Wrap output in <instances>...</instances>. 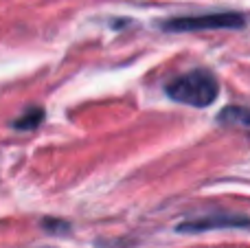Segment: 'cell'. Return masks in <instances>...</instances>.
I'll list each match as a JSON object with an SVG mask.
<instances>
[{
    "label": "cell",
    "instance_id": "obj_6",
    "mask_svg": "<svg viewBox=\"0 0 250 248\" xmlns=\"http://www.w3.org/2000/svg\"><path fill=\"white\" fill-rule=\"evenodd\" d=\"M42 227H44V231L46 233H68V228H70V224L68 222H62V220H44L42 222Z\"/></svg>",
    "mask_w": 250,
    "mask_h": 248
},
{
    "label": "cell",
    "instance_id": "obj_5",
    "mask_svg": "<svg viewBox=\"0 0 250 248\" xmlns=\"http://www.w3.org/2000/svg\"><path fill=\"white\" fill-rule=\"evenodd\" d=\"M44 110L42 108H29L22 117H18L16 121H13V130H22V132H29V130H35V127H40L42 125V121H44Z\"/></svg>",
    "mask_w": 250,
    "mask_h": 248
},
{
    "label": "cell",
    "instance_id": "obj_2",
    "mask_svg": "<svg viewBox=\"0 0 250 248\" xmlns=\"http://www.w3.org/2000/svg\"><path fill=\"white\" fill-rule=\"evenodd\" d=\"M246 26V16L235 11H222V13H204V16H185V18H171L163 24L165 31L173 33H191V31H208V29H244Z\"/></svg>",
    "mask_w": 250,
    "mask_h": 248
},
{
    "label": "cell",
    "instance_id": "obj_4",
    "mask_svg": "<svg viewBox=\"0 0 250 248\" xmlns=\"http://www.w3.org/2000/svg\"><path fill=\"white\" fill-rule=\"evenodd\" d=\"M217 121H220L222 125H242V127H248L250 114H248V110L244 108V105H229V108H224L220 112Z\"/></svg>",
    "mask_w": 250,
    "mask_h": 248
},
{
    "label": "cell",
    "instance_id": "obj_3",
    "mask_svg": "<svg viewBox=\"0 0 250 248\" xmlns=\"http://www.w3.org/2000/svg\"><path fill=\"white\" fill-rule=\"evenodd\" d=\"M250 220L244 213H217L204 215V218H191L187 222L178 224V233H207V231H217V228H248Z\"/></svg>",
    "mask_w": 250,
    "mask_h": 248
},
{
    "label": "cell",
    "instance_id": "obj_1",
    "mask_svg": "<svg viewBox=\"0 0 250 248\" xmlns=\"http://www.w3.org/2000/svg\"><path fill=\"white\" fill-rule=\"evenodd\" d=\"M165 90H167L169 99L185 105H193V108H207L220 95L215 75L204 68H195L185 75H178L176 79L167 83Z\"/></svg>",
    "mask_w": 250,
    "mask_h": 248
}]
</instances>
